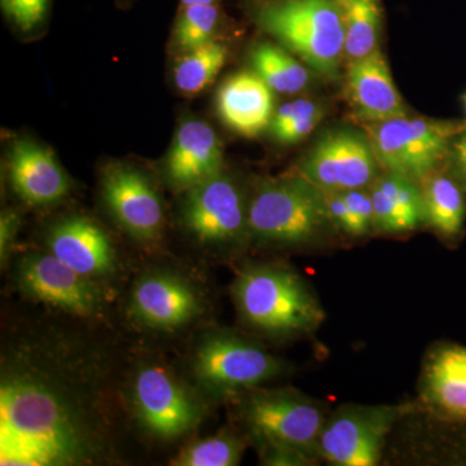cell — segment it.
<instances>
[{"label":"cell","mask_w":466,"mask_h":466,"mask_svg":"<svg viewBox=\"0 0 466 466\" xmlns=\"http://www.w3.org/2000/svg\"><path fill=\"white\" fill-rule=\"evenodd\" d=\"M96 367L43 339L3 358L0 465H88L103 458L109 422Z\"/></svg>","instance_id":"6da1fadb"},{"label":"cell","mask_w":466,"mask_h":466,"mask_svg":"<svg viewBox=\"0 0 466 466\" xmlns=\"http://www.w3.org/2000/svg\"><path fill=\"white\" fill-rule=\"evenodd\" d=\"M232 296L242 321L267 336H305L315 332L325 318L305 279L276 263L244 267L233 281Z\"/></svg>","instance_id":"7a4b0ae2"},{"label":"cell","mask_w":466,"mask_h":466,"mask_svg":"<svg viewBox=\"0 0 466 466\" xmlns=\"http://www.w3.org/2000/svg\"><path fill=\"white\" fill-rule=\"evenodd\" d=\"M328 226L324 191L300 175L263 183L248 208V235L262 245L305 247Z\"/></svg>","instance_id":"3957f363"},{"label":"cell","mask_w":466,"mask_h":466,"mask_svg":"<svg viewBox=\"0 0 466 466\" xmlns=\"http://www.w3.org/2000/svg\"><path fill=\"white\" fill-rule=\"evenodd\" d=\"M240 419L251 441L265 451H288L317 461L319 437L327 417L317 400L296 390L241 392Z\"/></svg>","instance_id":"277c9868"},{"label":"cell","mask_w":466,"mask_h":466,"mask_svg":"<svg viewBox=\"0 0 466 466\" xmlns=\"http://www.w3.org/2000/svg\"><path fill=\"white\" fill-rule=\"evenodd\" d=\"M258 21L312 69L337 76L345 56V27L336 0H283L263 8Z\"/></svg>","instance_id":"5b68a950"},{"label":"cell","mask_w":466,"mask_h":466,"mask_svg":"<svg viewBox=\"0 0 466 466\" xmlns=\"http://www.w3.org/2000/svg\"><path fill=\"white\" fill-rule=\"evenodd\" d=\"M284 363L258 343L231 332L208 333L196 348L192 373L205 394L235 398L280 376Z\"/></svg>","instance_id":"8992f818"},{"label":"cell","mask_w":466,"mask_h":466,"mask_svg":"<svg viewBox=\"0 0 466 466\" xmlns=\"http://www.w3.org/2000/svg\"><path fill=\"white\" fill-rule=\"evenodd\" d=\"M462 130L446 122L406 116L370 124V140L386 171L421 182L449 157L451 143Z\"/></svg>","instance_id":"52a82bcc"},{"label":"cell","mask_w":466,"mask_h":466,"mask_svg":"<svg viewBox=\"0 0 466 466\" xmlns=\"http://www.w3.org/2000/svg\"><path fill=\"white\" fill-rule=\"evenodd\" d=\"M131 404L140 425L161 440H177L191 433L205 413L198 392L158 364H146L135 372Z\"/></svg>","instance_id":"ba28073f"},{"label":"cell","mask_w":466,"mask_h":466,"mask_svg":"<svg viewBox=\"0 0 466 466\" xmlns=\"http://www.w3.org/2000/svg\"><path fill=\"white\" fill-rule=\"evenodd\" d=\"M400 407L346 404L328 416L319 437V459L337 466H373L400 419Z\"/></svg>","instance_id":"9c48e42d"},{"label":"cell","mask_w":466,"mask_h":466,"mask_svg":"<svg viewBox=\"0 0 466 466\" xmlns=\"http://www.w3.org/2000/svg\"><path fill=\"white\" fill-rule=\"evenodd\" d=\"M187 192L184 226L200 244L232 247L247 235L249 204L238 184L223 171Z\"/></svg>","instance_id":"30bf717a"},{"label":"cell","mask_w":466,"mask_h":466,"mask_svg":"<svg viewBox=\"0 0 466 466\" xmlns=\"http://www.w3.org/2000/svg\"><path fill=\"white\" fill-rule=\"evenodd\" d=\"M372 143L351 130L325 135L300 164L299 175L324 192L368 188L379 168Z\"/></svg>","instance_id":"8fae6325"},{"label":"cell","mask_w":466,"mask_h":466,"mask_svg":"<svg viewBox=\"0 0 466 466\" xmlns=\"http://www.w3.org/2000/svg\"><path fill=\"white\" fill-rule=\"evenodd\" d=\"M17 284L33 299L78 317H95L104 308L96 283L51 253H29L17 266Z\"/></svg>","instance_id":"7c38bea8"},{"label":"cell","mask_w":466,"mask_h":466,"mask_svg":"<svg viewBox=\"0 0 466 466\" xmlns=\"http://www.w3.org/2000/svg\"><path fill=\"white\" fill-rule=\"evenodd\" d=\"M103 196L110 213L137 240L153 241L164 226V207L148 177L130 167L109 168Z\"/></svg>","instance_id":"4fadbf2b"},{"label":"cell","mask_w":466,"mask_h":466,"mask_svg":"<svg viewBox=\"0 0 466 466\" xmlns=\"http://www.w3.org/2000/svg\"><path fill=\"white\" fill-rule=\"evenodd\" d=\"M133 314L140 323L159 330H174L200 314L198 291L188 281L170 272H150L135 284Z\"/></svg>","instance_id":"5bb4252c"},{"label":"cell","mask_w":466,"mask_h":466,"mask_svg":"<svg viewBox=\"0 0 466 466\" xmlns=\"http://www.w3.org/2000/svg\"><path fill=\"white\" fill-rule=\"evenodd\" d=\"M420 397L443 421L466 422V346L441 343L429 351Z\"/></svg>","instance_id":"9a60e30c"},{"label":"cell","mask_w":466,"mask_h":466,"mask_svg":"<svg viewBox=\"0 0 466 466\" xmlns=\"http://www.w3.org/2000/svg\"><path fill=\"white\" fill-rule=\"evenodd\" d=\"M346 79L350 103L361 121L380 124L408 115L388 61L379 48L367 56L350 61Z\"/></svg>","instance_id":"2e32d148"},{"label":"cell","mask_w":466,"mask_h":466,"mask_svg":"<svg viewBox=\"0 0 466 466\" xmlns=\"http://www.w3.org/2000/svg\"><path fill=\"white\" fill-rule=\"evenodd\" d=\"M48 248L54 256L92 280L108 278L116 268V253L106 231L88 218L72 217L51 229Z\"/></svg>","instance_id":"e0dca14e"},{"label":"cell","mask_w":466,"mask_h":466,"mask_svg":"<svg viewBox=\"0 0 466 466\" xmlns=\"http://www.w3.org/2000/svg\"><path fill=\"white\" fill-rule=\"evenodd\" d=\"M223 150L216 131L201 121L184 122L175 135L167 161L168 182L189 191L222 173Z\"/></svg>","instance_id":"ac0fdd59"},{"label":"cell","mask_w":466,"mask_h":466,"mask_svg":"<svg viewBox=\"0 0 466 466\" xmlns=\"http://www.w3.org/2000/svg\"><path fill=\"white\" fill-rule=\"evenodd\" d=\"M9 174L15 192L35 207L61 200L70 189L66 171L54 153L29 140L15 144L9 157Z\"/></svg>","instance_id":"d6986e66"},{"label":"cell","mask_w":466,"mask_h":466,"mask_svg":"<svg viewBox=\"0 0 466 466\" xmlns=\"http://www.w3.org/2000/svg\"><path fill=\"white\" fill-rule=\"evenodd\" d=\"M223 121L245 137H258L274 118L272 88L256 72H241L227 79L218 94Z\"/></svg>","instance_id":"ffe728a7"},{"label":"cell","mask_w":466,"mask_h":466,"mask_svg":"<svg viewBox=\"0 0 466 466\" xmlns=\"http://www.w3.org/2000/svg\"><path fill=\"white\" fill-rule=\"evenodd\" d=\"M373 228L381 233H406L426 225L424 196L416 182L386 171L370 184Z\"/></svg>","instance_id":"44dd1931"},{"label":"cell","mask_w":466,"mask_h":466,"mask_svg":"<svg viewBox=\"0 0 466 466\" xmlns=\"http://www.w3.org/2000/svg\"><path fill=\"white\" fill-rule=\"evenodd\" d=\"M422 186L426 225L441 238L453 240L464 231L466 191L452 174L434 171Z\"/></svg>","instance_id":"7402d4cb"},{"label":"cell","mask_w":466,"mask_h":466,"mask_svg":"<svg viewBox=\"0 0 466 466\" xmlns=\"http://www.w3.org/2000/svg\"><path fill=\"white\" fill-rule=\"evenodd\" d=\"M345 27V56L357 60L377 50L382 9L380 0H336Z\"/></svg>","instance_id":"603a6c76"},{"label":"cell","mask_w":466,"mask_h":466,"mask_svg":"<svg viewBox=\"0 0 466 466\" xmlns=\"http://www.w3.org/2000/svg\"><path fill=\"white\" fill-rule=\"evenodd\" d=\"M226 60V46L213 39L187 51L174 69L177 90L189 96L200 94L216 79Z\"/></svg>","instance_id":"cb8c5ba5"},{"label":"cell","mask_w":466,"mask_h":466,"mask_svg":"<svg viewBox=\"0 0 466 466\" xmlns=\"http://www.w3.org/2000/svg\"><path fill=\"white\" fill-rule=\"evenodd\" d=\"M254 70L272 91L296 94L309 82V70L283 48L263 43L251 55Z\"/></svg>","instance_id":"d4e9b609"},{"label":"cell","mask_w":466,"mask_h":466,"mask_svg":"<svg viewBox=\"0 0 466 466\" xmlns=\"http://www.w3.org/2000/svg\"><path fill=\"white\" fill-rule=\"evenodd\" d=\"M245 444L241 438L231 433L213 435L184 447L182 452L174 459L177 466H235L241 461Z\"/></svg>","instance_id":"484cf974"},{"label":"cell","mask_w":466,"mask_h":466,"mask_svg":"<svg viewBox=\"0 0 466 466\" xmlns=\"http://www.w3.org/2000/svg\"><path fill=\"white\" fill-rule=\"evenodd\" d=\"M218 17H219V12L217 5H186L175 29V41L177 47L187 52L210 42L211 35L217 27Z\"/></svg>","instance_id":"4316f807"},{"label":"cell","mask_w":466,"mask_h":466,"mask_svg":"<svg viewBox=\"0 0 466 466\" xmlns=\"http://www.w3.org/2000/svg\"><path fill=\"white\" fill-rule=\"evenodd\" d=\"M7 16L23 30L38 25L47 12L50 0H0Z\"/></svg>","instance_id":"83f0119b"},{"label":"cell","mask_w":466,"mask_h":466,"mask_svg":"<svg viewBox=\"0 0 466 466\" xmlns=\"http://www.w3.org/2000/svg\"><path fill=\"white\" fill-rule=\"evenodd\" d=\"M323 118V109L318 106L317 109L299 116L296 121L284 126L280 130L274 131L275 137L283 143H297L308 137L317 127L319 122Z\"/></svg>","instance_id":"f1b7e54d"},{"label":"cell","mask_w":466,"mask_h":466,"mask_svg":"<svg viewBox=\"0 0 466 466\" xmlns=\"http://www.w3.org/2000/svg\"><path fill=\"white\" fill-rule=\"evenodd\" d=\"M18 226H20V217L16 211H3L2 217H0V263H2V267L8 265Z\"/></svg>","instance_id":"f546056e"},{"label":"cell","mask_w":466,"mask_h":466,"mask_svg":"<svg viewBox=\"0 0 466 466\" xmlns=\"http://www.w3.org/2000/svg\"><path fill=\"white\" fill-rule=\"evenodd\" d=\"M447 158H450L451 174L461 183L466 191V128L453 137Z\"/></svg>","instance_id":"4dcf8cb0"},{"label":"cell","mask_w":466,"mask_h":466,"mask_svg":"<svg viewBox=\"0 0 466 466\" xmlns=\"http://www.w3.org/2000/svg\"><path fill=\"white\" fill-rule=\"evenodd\" d=\"M216 0H183L184 5H214Z\"/></svg>","instance_id":"1f68e13d"},{"label":"cell","mask_w":466,"mask_h":466,"mask_svg":"<svg viewBox=\"0 0 466 466\" xmlns=\"http://www.w3.org/2000/svg\"><path fill=\"white\" fill-rule=\"evenodd\" d=\"M464 104H465V110H466V94L464 95Z\"/></svg>","instance_id":"d6a6232c"}]
</instances>
